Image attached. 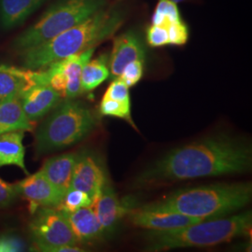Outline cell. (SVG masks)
<instances>
[{
    "label": "cell",
    "mask_w": 252,
    "mask_h": 252,
    "mask_svg": "<svg viewBox=\"0 0 252 252\" xmlns=\"http://www.w3.org/2000/svg\"><path fill=\"white\" fill-rule=\"evenodd\" d=\"M19 195L17 183L10 184L0 179V208L12 205Z\"/></svg>",
    "instance_id": "29"
},
{
    "label": "cell",
    "mask_w": 252,
    "mask_h": 252,
    "mask_svg": "<svg viewBox=\"0 0 252 252\" xmlns=\"http://www.w3.org/2000/svg\"><path fill=\"white\" fill-rule=\"evenodd\" d=\"M252 212L205 220L190 225L150 230L146 234L147 252H162L180 248H209L249 234Z\"/></svg>",
    "instance_id": "4"
},
{
    "label": "cell",
    "mask_w": 252,
    "mask_h": 252,
    "mask_svg": "<svg viewBox=\"0 0 252 252\" xmlns=\"http://www.w3.org/2000/svg\"><path fill=\"white\" fill-rule=\"evenodd\" d=\"M103 97L131 104L129 87L120 78H116L109 84L107 92L105 93Z\"/></svg>",
    "instance_id": "26"
},
{
    "label": "cell",
    "mask_w": 252,
    "mask_h": 252,
    "mask_svg": "<svg viewBox=\"0 0 252 252\" xmlns=\"http://www.w3.org/2000/svg\"><path fill=\"white\" fill-rule=\"evenodd\" d=\"M106 180V172L96 155L87 151L77 154L69 189H81L94 203Z\"/></svg>",
    "instance_id": "8"
},
{
    "label": "cell",
    "mask_w": 252,
    "mask_h": 252,
    "mask_svg": "<svg viewBox=\"0 0 252 252\" xmlns=\"http://www.w3.org/2000/svg\"><path fill=\"white\" fill-rule=\"evenodd\" d=\"M143 61L135 60L128 63L119 77L130 88L141 80L143 76Z\"/></svg>",
    "instance_id": "27"
},
{
    "label": "cell",
    "mask_w": 252,
    "mask_h": 252,
    "mask_svg": "<svg viewBox=\"0 0 252 252\" xmlns=\"http://www.w3.org/2000/svg\"><path fill=\"white\" fill-rule=\"evenodd\" d=\"M168 32V45L182 46L187 43L189 29L182 22L178 21L166 25Z\"/></svg>",
    "instance_id": "25"
},
{
    "label": "cell",
    "mask_w": 252,
    "mask_h": 252,
    "mask_svg": "<svg viewBox=\"0 0 252 252\" xmlns=\"http://www.w3.org/2000/svg\"><path fill=\"white\" fill-rule=\"evenodd\" d=\"M94 48H91L81 54H73L60 61H57L60 68L67 79V86L64 98L74 99L82 94L81 77L84 64L91 60Z\"/></svg>",
    "instance_id": "17"
},
{
    "label": "cell",
    "mask_w": 252,
    "mask_h": 252,
    "mask_svg": "<svg viewBox=\"0 0 252 252\" xmlns=\"http://www.w3.org/2000/svg\"><path fill=\"white\" fill-rule=\"evenodd\" d=\"M250 182L212 184L176 190L166 197L143 207L165 209L203 220L229 216L252 200Z\"/></svg>",
    "instance_id": "3"
},
{
    "label": "cell",
    "mask_w": 252,
    "mask_h": 252,
    "mask_svg": "<svg viewBox=\"0 0 252 252\" xmlns=\"http://www.w3.org/2000/svg\"><path fill=\"white\" fill-rule=\"evenodd\" d=\"M252 145L226 134L211 135L177 148L148 165L134 180L135 187L235 175L250 171Z\"/></svg>",
    "instance_id": "1"
},
{
    "label": "cell",
    "mask_w": 252,
    "mask_h": 252,
    "mask_svg": "<svg viewBox=\"0 0 252 252\" xmlns=\"http://www.w3.org/2000/svg\"><path fill=\"white\" fill-rule=\"evenodd\" d=\"M33 85L31 69L0 65V102L19 98Z\"/></svg>",
    "instance_id": "16"
},
{
    "label": "cell",
    "mask_w": 252,
    "mask_h": 252,
    "mask_svg": "<svg viewBox=\"0 0 252 252\" xmlns=\"http://www.w3.org/2000/svg\"><path fill=\"white\" fill-rule=\"evenodd\" d=\"M153 25L166 26L170 23L181 21L177 3L171 0H159L153 13Z\"/></svg>",
    "instance_id": "23"
},
{
    "label": "cell",
    "mask_w": 252,
    "mask_h": 252,
    "mask_svg": "<svg viewBox=\"0 0 252 252\" xmlns=\"http://www.w3.org/2000/svg\"><path fill=\"white\" fill-rule=\"evenodd\" d=\"M29 223L32 240L40 252H54L58 247L79 243L60 209L38 207Z\"/></svg>",
    "instance_id": "7"
},
{
    "label": "cell",
    "mask_w": 252,
    "mask_h": 252,
    "mask_svg": "<svg viewBox=\"0 0 252 252\" xmlns=\"http://www.w3.org/2000/svg\"><path fill=\"white\" fill-rule=\"evenodd\" d=\"M147 42L152 47L168 45V32L166 26L153 25L147 31Z\"/></svg>",
    "instance_id": "28"
},
{
    "label": "cell",
    "mask_w": 252,
    "mask_h": 252,
    "mask_svg": "<svg viewBox=\"0 0 252 252\" xmlns=\"http://www.w3.org/2000/svg\"><path fill=\"white\" fill-rule=\"evenodd\" d=\"M62 212L79 243H89L105 236L93 206L81 207L73 212Z\"/></svg>",
    "instance_id": "14"
},
{
    "label": "cell",
    "mask_w": 252,
    "mask_h": 252,
    "mask_svg": "<svg viewBox=\"0 0 252 252\" xmlns=\"http://www.w3.org/2000/svg\"><path fill=\"white\" fill-rule=\"evenodd\" d=\"M119 1H121V0H119Z\"/></svg>",
    "instance_id": "31"
},
{
    "label": "cell",
    "mask_w": 252,
    "mask_h": 252,
    "mask_svg": "<svg viewBox=\"0 0 252 252\" xmlns=\"http://www.w3.org/2000/svg\"><path fill=\"white\" fill-rule=\"evenodd\" d=\"M99 112L102 116L123 119L135 128L132 120L131 104L103 97L100 103Z\"/></svg>",
    "instance_id": "22"
},
{
    "label": "cell",
    "mask_w": 252,
    "mask_h": 252,
    "mask_svg": "<svg viewBox=\"0 0 252 252\" xmlns=\"http://www.w3.org/2000/svg\"><path fill=\"white\" fill-rule=\"evenodd\" d=\"M45 0H0V22L5 28H12L25 22Z\"/></svg>",
    "instance_id": "19"
},
{
    "label": "cell",
    "mask_w": 252,
    "mask_h": 252,
    "mask_svg": "<svg viewBox=\"0 0 252 252\" xmlns=\"http://www.w3.org/2000/svg\"><path fill=\"white\" fill-rule=\"evenodd\" d=\"M133 206L130 198L121 201L109 180L105 181L98 197L93 203L105 237L114 233L121 219L128 215Z\"/></svg>",
    "instance_id": "9"
},
{
    "label": "cell",
    "mask_w": 252,
    "mask_h": 252,
    "mask_svg": "<svg viewBox=\"0 0 252 252\" xmlns=\"http://www.w3.org/2000/svg\"><path fill=\"white\" fill-rule=\"evenodd\" d=\"M93 206V200L81 189H68L60 205L56 208L64 212H73L81 207Z\"/></svg>",
    "instance_id": "24"
},
{
    "label": "cell",
    "mask_w": 252,
    "mask_h": 252,
    "mask_svg": "<svg viewBox=\"0 0 252 252\" xmlns=\"http://www.w3.org/2000/svg\"><path fill=\"white\" fill-rule=\"evenodd\" d=\"M95 126V116L86 105L65 100L36 130V153L42 155L68 148L90 135Z\"/></svg>",
    "instance_id": "5"
},
{
    "label": "cell",
    "mask_w": 252,
    "mask_h": 252,
    "mask_svg": "<svg viewBox=\"0 0 252 252\" xmlns=\"http://www.w3.org/2000/svg\"><path fill=\"white\" fill-rule=\"evenodd\" d=\"M61 98L62 96L49 85H33L19 96L26 116L33 123L54 109Z\"/></svg>",
    "instance_id": "13"
},
{
    "label": "cell",
    "mask_w": 252,
    "mask_h": 252,
    "mask_svg": "<svg viewBox=\"0 0 252 252\" xmlns=\"http://www.w3.org/2000/svg\"><path fill=\"white\" fill-rule=\"evenodd\" d=\"M34 123L26 116L19 98L0 102V135L10 131H32Z\"/></svg>",
    "instance_id": "20"
},
{
    "label": "cell",
    "mask_w": 252,
    "mask_h": 252,
    "mask_svg": "<svg viewBox=\"0 0 252 252\" xmlns=\"http://www.w3.org/2000/svg\"><path fill=\"white\" fill-rule=\"evenodd\" d=\"M78 153H64L47 160L40 171L63 195L70 188Z\"/></svg>",
    "instance_id": "15"
},
{
    "label": "cell",
    "mask_w": 252,
    "mask_h": 252,
    "mask_svg": "<svg viewBox=\"0 0 252 252\" xmlns=\"http://www.w3.org/2000/svg\"><path fill=\"white\" fill-rule=\"evenodd\" d=\"M144 44L134 31H128L117 36L109 58V69L112 78H119L126 65L135 60L145 61Z\"/></svg>",
    "instance_id": "12"
},
{
    "label": "cell",
    "mask_w": 252,
    "mask_h": 252,
    "mask_svg": "<svg viewBox=\"0 0 252 252\" xmlns=\"http://www.w3.org/2000/svg\"><path fill=\"white\" fill-rule=\"evenodd\" d=\"M26 244L17 235H0V252H24Z\"/></svg>",
    "instance_id": "30"
},
{
    "label": "cell",
    "mask_w": 252,
    "mask_h": 252,
    "mask_svg": "<svg viewBox=\"0 0 252 252\" xmlns=\"http://www.w3.org/2000/svg\"><path fill=\"white\" fill-rule=\"evenodd\" d=\"M107 0H59L35 25L15 39L13 48L19 53L52 39L104 9Z\"/></svg>",
    "instance_id": "6"
},
{
    "label": "cell",
    "mask_w": 252,
    "mask_h": 252,
    "mask_svg": "<svg viewBox=\"0 0 252 252\" xmlns=\"http://www.w3.org/2000/svg\"><path fill=\"white\" fill-rule=\"evenodd\" d=\"M108 60V56L103 54L94 60H89L84 64L81 77L82 93L94 90L108 80L109 77Z\"/></svg>",
    "instance_id": "21"
},
{
    "label": "cell",
    "mask_w": 252,
    "mask_h": 252,
    "mask_svg": "<svg viewBox=\"0 0 252 252\" xmlns=\"http://www.w3.org/2000/svg\"><path fill=\"white\" fill-rule=\"evenodd\" d=\"M17 188L20 195L29 202L32 213L38 207H57L63 199L40 170L18 182Z\"/></svg>",
    "instance_id": "11"
},
{
    "label": "cell",
    "mask_w": 252,
    "mask_h": 252,
    "mask_svg": "<svg viewBox=\"0 0 252 252\" xmlns=\"http://www.w3.org/2000/svg\"><path fill=\"white\" fill-rule=\"evenodd\" d=\"M25 131H10L0 135V167L16 165L28 172L25 163L26 149L24 146Z\"/></svg>",
    "instance_id": "18"
},
{
    "label": "cell",
    "mask_w": 252,
    "mask_h": 252,
    "mask_svg": "<svg viewBox=\"0 0 252 252\" xmlns=\"http://www.w3.org/2000/svg\"><path fill=\"white\" fill-rule=\"evenodd\" d=\"M124 15L117 9H101L81 24L39 45L20 52L25 68L38 70L73 54L95 48L122 26Z\"/></svg>",
    "instance_id": "2"
},
{
    "label": "cell",
    "mask_w": 252,
    "mask_h": 252,
    "mask_svg": "<svg viewBox=\"0 0 252 252\" xmlns=\"http://www.w3.org/2000/svg\"><path fill=\"white\" fill-rule=\"evenodd\" d=\"M128 215L134 225L148 230L176 229L203 220L198 218L186 216L171 210L148 208L143 206L137 209L133 208Z\"/></svg>",
    "instance_id": "10"
}]
</instances>
